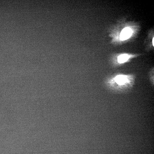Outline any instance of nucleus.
I'll use <instances>...</instances> for the list:
<instances>
[{"mask_svg": "<svg viewBox=\"0 0 154 154\" xmlns=\"http://www.w3.org/2000/svg\"><path fill=\"white\" fill-rule=\"evenodd\" d=\"M135 79V76L133 74H118L108 79L107 83L112 89L125 90L132 87Z\"/></svg>", "mask_w": 154, "mask_h": 154, "instance_id": "1", "label": "nucleus"}, {"mask_svg": "<svg viewBox=\"0 0 154 154\" xmlns=\"http://www.w3.org/2000/svg\"><path fill=\"white\" fill-rule=\"evenodd\" d=\"M132 31L129 28H126L122 30L120 35V39L122 40H125L131 35Z\"/></svg>", "mask_w": 154, "mask_h": 154, "instance_id": "2", "label": "nucleus"}, {"mask_svg": "<svg viewBox=\"0 0 154 154\" xmlns=\"http://www.w3.org/2000/svg\"><path fill=\"white\" fill-rule=\"evenodd\" d=\"M131 56L127 54H121L117 57V61L120 64H122L125 62L130 58Z\"/></svg>", "mask_w": 154, "mask_h": 154, "instance_id": "3", "label": "nucleus"}, {"mask_svg": "<svg viewBox=\"0 0 154 154\" xmlns=\"http://www.w3.org/2000/svg\"><path fill=\"white\" fill-rule=\"evenodd\" d=\"M154 38H153V46H154Z\"/></svg>", "mask_w": 154, "mask_h": 154, "instance_id": "4", "label": "nucleus"}]
</instances>
